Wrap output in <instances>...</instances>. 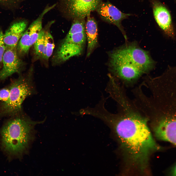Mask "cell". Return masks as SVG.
<instances>
[{
    "label": "cell",
    "mask_w": 176,
    "mask_h": 176,
    "mask_svg": "<svg viewBox=\"0 0 176 176\" xmlns=\"http://www.w3.org/2000/svg\"><path fill=\"white\" fill-rule=\"evenodd\" d=\"M95 11L104 21L117 27L123 34L125 39H127L121 22L123 20L130 16V14L122 12L108 1L101 2Z\"/></svg>",
    "instance_id": "obj_9"
},
{
    "label": "cell",
    "mask_w": 176,
    "mask_h": 176,
    "mask_svg": "<svg viewBox=\"0 0 176 176\" xmlns=\"http://www.w3.org/2000/svg\"><path fill=\"white\" fill-rule=\"evenodd\" d=\"M85 19L72 21L70 28L59 45L53 58L54 63L59 64L83 53L87 38Z\"/></svg>",
    "instance_id": "obj_3"
},
{
    "label": "cell",
    "mask_w": 176,
    "mask_h": 176,
    "mask_svg": "<svg viewBox=\"0 0 176 176\" xmlns=\"http://www.w3.org/2000/svg\"><path fill=\"white\" fill-rule=\"evenodd\" d=\"M9 89L4 88L0 90V100L6 102L8 100L10 96Z\"/></svg>",
    "instance_id": "obj_18"
},
{
    "label": "cell",
    "mask_w": 176,
    "mask_h": 176,
    "mask_svg": "<svg viewBox=\"0 0 176 176\" xmlns=\"http://www.w3.org/2000/svg\"><path fill=\"white\" fill-rule=\"evenodd\" d=\"M109 66L115 77L124 86H131L143 74L135 66L123 46L109 54Z\"/></svg>",
    "instance_id": "obj_4"
},
{
    "label": "cell",
    "mask_w": 176,
    "mask_h": 176,
    "mask_svg": "<svg viewBox=\"0 0 176 176\" xmlns=\"http://www.w3.org/2000/svg\"><path fill=\"white\" fill-rule=\"evenodd\" d=\"M9 89V99L2 104L1 112L4 114L16 115L21 112L22 105L25 99L34 92L31 77H20L12 83Z\"/></svg>",
    "instance_id": "obj_5"
},
{
    "label": "cell",
    "mask_w": 176,
    "mask_h": 176,
    "mask_svg": "<svg viewBox=\"0 0 176 176\" xmlns=\"http://www.w3.org/2000/svg\"><path fill=\"white\" fill-rule=\"evenodd\" d=\"M152 5L154 16L157 23L167 36L174 39L175 33L169 11L158 0H153Z\"/></svg>",
    "instance_id": "obj_11"
},
{
    "label": "cell",
    "mask_w": 176,
    "mask_h": 176,
    "mask_svg": "<svg viewBox=\"0 0 176 176\" xmlns=\"http://www.w3.org/2000/svg\"><path fill=\"white\" fill-rule=\"evenodd\" d=\"M164 113L155 120L153 127L156 137L176 145V112Z\"/></svg>",
    "instance_id": "obj_7"
},
{
    "label": "cell",
    "mask_w": 176,
    "mask_h": 176,
    "mask_svg": "<svg viewBox=\"0 0 176 176\" xmlns=\"http://www.w3.org/2000/svg\"><path fill=\"white\" fill-rule=\"evenodd\" d=\"M27 22L23 21L12 24L4 35V41L6 48L16 47L18 42L26 29Z\"/></svg>",
    "instance_id": "obj_13"
},
{
    "label": "cell",
    "mask_w": 176,
    "mask_h": 176,
    "mask_svg": "<svg viewBox=\"0 0 176 176\" xmlns=\"http://www.w3.org/2000/svg\"><path fill=\"white\" fill-rule=\"evenodd\" d=\"M52 9L51 6H47L24 32L18 45L17 49L21 55L27 54L31 47L34 44L43 29L42 22L44 16Z\"/></svg>",
    "instance_id": "obj_8"
},
{
    "label": "cell",
    "mask_w": 176,
    "mask_h": 176,
    "mask_svg": "<svg viewBox=\"0 0 176 176\" xmlns=\"http://www.w3.org/2000/svg\"><path fill=\"white\" fill-rule=\"evenodd\" d=\"M172 174L174 176H176V165L173 169L172 172Z\"/></svg>",
    "instance_id": "obj_19"
},
{
    "label": "cell",
    "mask_w": 176,
    "mask_h": 176,
    "mask_svg": "<svg viewBox=\"0 0 176 176\" xmlns=\"http://www.w3.org/2000/svg\"><path fill=\"white\" fill-rule=\"evenodd\" d=\"M62 11L69 20L85 19L103 0H60Z\"/></svg>",
    "instance_id": "obj_6"
},
{
    "label": "cell",
    "mask_w": 176,
    "mask_h": 176,
    "mask_svg": "<svg viewBox=\"0 0 176 176\" xmlns=\"http://www.w3.org/2000/svg\"><path fill=\"white\" fill-rule=\"evenodd\" d=\"M16 48H6L2 58V67L0 70V80L19 73L21 70L22 63L18 55Z\"/></svg>",
    "instance_id": "obj_12"
},
{
    "label": "cell",
    "mask_w": 176,
    "mask_h": 176,
    "mask_svg": "<svg viewBox=\"0 0 176 176\" xmlns=\"http://www.w3.org/2000/svg\"><path fill=\"white\" fill-rule=\"evenodd\" d=\"M85 31L87 42V56L88 57L98 45V29L97 22L90 14L87 17Z\"/></svg>",
    "instance_id": "obj_14"
},
{
    "label": "cell",
    "mask_w": 176,
    "mask_h": 176,
    "mask_svg": "<svg viewBox=\"0 0 176 176\" xmlns=\"http://www.w3.org/2000/svg\"><path fill=\"white\" fill-rule=\"evenodd\" d=\"M117 112H108L105 122L112 128L133 164L143 169L151 153L159 147L148 127V120L132 102H125L117 106Z\"/></svg>",
    "instance_id": "obj_1"
},
{
    "label": "cell",
    "mask_w": 176,
    "mask_h": 176,
    "mask_svg": "<svg viewBox=\"0 0 176 176\" xmlns=\"http://www.w3.org/2000/svg\"><path fill=\"white\" fill-rule=\"evenodd\" d=\"M45 31L42 29L33 44L35 53L38 57L42 56L44 44Z\"/></svg>",
    "instance_id": "obj_16"
},
{
    "label": "cell",
    "mask_w": 176,
    "mask_h": 176,
    "mask_svg": "<svg viewBox=\"0 0 176 176\" xmlns=\"http://www.w3.org/2000/svg\"><path fill=\"white\" fill-rule=\"evenodd\" d=\"M124 46L132 61L143 74L153 68L154 62L147 51L141 49L135 43Z\"/></svg>",
    "instance_id": "obj_10"
},
{
    "label": "cell",
    "mask_w": 176,
    "mask_h": 176,
    "mask_svg": "<svg viewBox=\"0 0 176 176\" xmlns=\"http://www.w3.org/2000/svg\"><path fill=\"white\" fill-rule=\"evenodd\" d=\"M4 33L0 29V64L2 63V58L6 49V47L4 41Z\"/></svg>",
    "instance_id": "obj_17"
},
{
    "label": "cell",
    "mask_w": 176,
    "mask_h": 176,
    "mask_svg": "<svg viewBox=\"0 0 176 176\" xmlns=\"http://www.w3.org/2000/svg\"><path fill=\"white\" fill-rule=\"evenodd\" d=\"M7 122L1 131L3 150L13 156L22 155L27 149L33 137L34 127L41 121H34L20 113Z\"/></svg>",
    "instance_id": "obj_2"
},
{
    "label": "cell",
    "mask_w": 176,
    "mask_h": 176,
    "mask_svg": "<svg viewBox=\"0 0 176 176\" xmlns=\"http://www.w3.org/2000/svg\"><path fill=\"white\" fill-rule=\"evenodd\" d=\"M54 47L52 36L49 31L46 30L44 44L42 57L45 59H48L52 55Z\"/></svg>",
    "instance_id": "obj_15"
}]
</instances>
